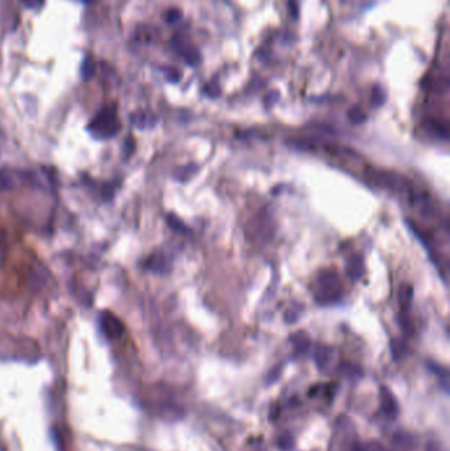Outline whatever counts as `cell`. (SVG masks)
<instances>
[{
  "label": "cell",
  "mask_w": 450,
  "mask_h": 451,
  "mask_svg": "<svg viewBox=\"0 0 450 451\" xmlns=\"http://www.w3.org/2000/svg\"><path fill=\"white\" fill-rule=\"evenodd\" d=\"M425 128H427L428 133H430V135L436 136V137H440V139L447 140L446 128H445L442 124H440V123L434 122V120H429V122H427V124H425Z\"/></svg>",
  "instance_id": "8fae6325"
},
{
  "label": "cell",
  "mask_w": 450,
  "mask_h": 451,
  "mask_svg": "<svg viewBox=\"0 0 450 451\" xmlns=\"http://www.w3.org/2000/svg\"><path fill=\"white\" fill-rule=\"evenodd\" d=\"M184 60L188 62L189 65L192 66H196V65L200 64L201 61V55L200 52L194 49V47H190V49H187V51L184 52Z\"/></svg>",
  "instance_id": "d6986e66"
},
{
  "label": "cell",
  "mask_w": 450,
  "mask_h": 451,
  "mask_svg": "<svg viewBox=\"0 0 450 451\" xmlns=\"http://www.w3.org/2000/svg\"><path fill=\"white\" fill-rule=\"evenodd\" d=\"M12 187V178L6 172L0 170V191H6Z\"/></svg>",
  "instance_id": "603a6c76"
},
{
  "label": "cell",
  "mask_w": 450,
  "mask_h": 451,
  "mask_svg": "<svg viewBox=\"0 0 450 451\" xmlns=\"http://www.w3.org/2000/svg\"><path fill=\"white\" fill-rule=\"evenodd\" d=\"M289 8H291V15H293V17H297L298 16L297 0H289Z\"/></svg>",
  "instance_id": "4316f807"
},
{
  "label": "cell",
  "mask_w": 450,
  "mask_h": 451,
  "mask_svg": "<svg viewBox=\"0 0 450 451\" xmlns=\"http://www.w3.org/2000/svg\"><path fill=\"white\" fill-rule=\"evenodd\" d=\"M99 323L102 330L110 338H118L123 334V323L109 310H105L99 314Z\"/></svg>",
  "instance_id": "277c9868"
},
{
  "label": "cell",
  "mask_w": 450,
  "mask_h": 451,
  "mask_svg": "<svg viewBox=\"0 0 450 451\" xmlns=\"http://www.w3.org/2000/svg\"><path fill=\"white\" fill-rule=\"evenodd\" d=\"M279 447L284 451H289L295 447V438L291 434H284L279 438Z\"/></svg>",
  "instance_id": "ffe728a7"
},
{
  "label": "cell",
  "mask_w": 450,
  "mask_h": 451,
  "mask_svg": "<svg viewBox=\"0 0 450 451\" xmlns=\"http://www.w3.org/2000/svg\"><path fill=\"white\" fill-rule=\"evenodd\" d=\"M181 17H183V12L179 10H177V8H170V10L166 11L165 15H164V19H165V21L168 24L177 23Z\"/></svg>",
  "instance_id": "7402d4cb"
},
{
  "label": "cell",
  "mask_w": 450,
  "mask_h": 451,
  "mask_svg": "<svg viewBox=\"0 0 450 451\" xmlns=\"http://www.w3.org/2000/svg\"><path fill=\"white\" fill-rule=\"evenodd\" d=\"M165 77L166 79L169 82H173V83H176L181 79V74H179V71L176 70V69L173 68H168L165 69Z\"/></svg>",
  "instance_id": "cb8c5ba5"
},
{
  "label": "cell",
  "mask_w": 450,
  "mask_h": 451,
  "mask_svg": "<svg viewBox=\"0 0 450 451\" xmlns=\"http://www.w3.org/2000/svg\"><path fill=\"white\" fill-rule=\"evenodd\" d=\"M83 2H92V0H83Z\"/></svg>",
  "instance_id": "83f0119b"
},
{
  "label": "cell",
  "mask_w": 450,
  "mask_h": 451,
  "mask_svg": "<svg viewBox=\"0 0 450 451\" xmlns=\"http://www.w3.org/2000/svg\"><path fill=\"white\" fill-rule=\"evenodd\" d=\"M379 398H380V408H382L383 413L389 420H395L399 416V404L396 401L395 396L388 388L382 387L379 390Z\"/></svg>",
  "instance_id": "5b68a950"
},
{
  "label": "cell",
  "mask_w": 450,
  "mask_h": 451,
  "mask_svg": "<svg viewBox=\"0 0 450 451\" xmlns=\"http://www.w3.org/2000/svg\"><path fill=\"white\" fill-rule=\"evenodd\" d=\"M151 116L146 112H136L133 115L131 116V122L135 124L138 128H148V127L152 126V123H151Z\"/></svg>",
  "instance_id": "2e32d148"
},
{
  "label": "cell",
  "mask_w": 450,
  "mask_h": 451,
  "mask_svg": "<svg viewBox=\"0 0 450 451\" xmlns=\"http://www.w3.org/2000/svg\"><path fill=\"white\" fill-rule=\"evenodd\" d=\"M197 169H198V168H197L194 164H189V165L179 168V169L176 172V174H174V177H176L178 181H187L196 173Z\"/></svg>",
  "instance_id": "ac0fdd59"
},
{
  "label": "cell",
  "mask_w": 450,
  "mask_h": 451,
  "mask_svg": "<svg viewBox=\"0 0 450 451\" xmlns=\"http://www.w3.org/2000/svg\"><path fill=\"white\" fill-rule=\"evenodd\" d=\"M371 99H373V105L379 107V106H382L383 103L386 102V92H384V90L380 86H375L373 88V98Z\"/></svg>",
  "instance_id": "44dd1931"
},
{
  "label": "cell",
  "mask_w": 450,
  "mask_h": 451,
  "mask_svg": "<svg viewBox=\"0 0 450 451\" xmlns=\"http://www.w3.org/2000/svg\"><path fill=\"white\" fill-rule=\"evenodd\" d=\"M428 367H429V370L440 379L443 390H445L446 393H449V372H447L446 368H443V367L434 363H428Z\"/></svg>",
  "instance_id": "9c48e42d"
},
{
  "label": "cell",
  "mask_w": 450,
  "mask_h": 451,
  "mask_svg": "<svg viewBox=\"0 0 450 451\" xmlns=\"http://www.w3.org/2000/svg\"><path fill=\"white\" fill-rule=\"evenodd\" d=\"M347 118H349L350 122L352 124H362L367 120V115H366V112L363 111L359 106H354L351 109L349 110L347 112Z\"/></svg>",
  "instance_id": "5bb4252c"
},
{
  "label": "cell",
  "mask_w": 450,
  "mask_h": 451,
  "mask_svg": "<svg viewBox=\"0 0 450 451\" xmlns=\"http://www.w3.org/2000/svg\"><path fill=\"white\" fill-rule=\"evenodd\" d=\"M292 340L295 343L296 349H297L298 354H304L308 351L309 346H310V342H309L308 336L305 335L304 332H298L296 335L292 336Z\"/></svg>",
  "instance_id": "9a60e30c"
},
{
  "label": "cell",
  "mask_w": 450,
  "mask_h": 451,
  "mask_svg": "<svg viewBox=\"0 0 450 451\" xmlns=\"http://www.w3.org/2000/svg\"><path fill=\"white\" fill-rule=\"evenodd\" d=\"M339 289H341V282L337 272L334 271H324L319 277V292L320 298L324 301H333L339 297Z\"/></svg>",
  "instance_id": "7a4b0ae2"
},
{
  "label": "cell",
  "mask_w": 450,
  "mask_h": 451,
  "mask_svg": "<svg viewBox=\"0 0 450 451\" xmlns=\"http://www.w3.org/2000/svg\"><path fill=\"white\" fill-rule=\"evenodd\" d=\"M166 222L169 224V227L172 228V230L176 231V232H179V234H185V232H188L187 224L184 223L178 217H176L174 214H169V215L166 217Z\"/></svg>",
  "instance_id": "e0dca14e"
},
{
  "label": "cell",
  "mask_w": 450,
  "mask_h": 451,
  "mask_svg": "<svg viewBox=\"0 0 450 451\" xmlns=\"http://www.w3.org/2000/svg\"><path fill=\"white\" fill-rule=\"evenodd\" d=\"M332 355H333V349L330 348V347L320 346L319 348L316 349L314 359L320 370H325L326 367H328L329 362L332 360Z\"/></svg>",
  "instance_id": "52a82bcc"
},
{
  "label": "cell",
  "mask_w": 450,
  "mask_h": 451,
  "mask_svg": "<svg viewBox=\"0 0 450 451\" xmlns=\"http://www.w3.org/2000/svg\"><path fill=\"white\" fill-rule=\"evenodd\" d=\"M281 368H283V366H278L276 368L272 370V372L269 373V376H268V384L275 383V381L279 379V376H280L281 373Z\"/></svg>",
  "instance_id": "d4e9b609"
},
{
  "label": "cell",
  "mask_w": 450,
  "mask_h": 451,
  "mask_svg": "<svg viewBox=\"0 0 450 451\" xmlns=\"http://www.w3.org/2000/svg\"><path fill=\"white\" fill-rule=\"evenodd\" d=\"M375 182L379 186L386 187L388 190H392L396 193H406L407 195H413L412 190H411L410 182L399 176V174L393 173H379L375 174Z\"/></svg>",
  "instance_id": "3957f363"
},
{
  "label": "cell",
  "mask_w": 450,
  "mask_h": 451,
  "mask_svg": "<svg viewBox=\"0 0 450 451\" xmlns=\"http://www.w3.org/2000/svg\"><path fill=\"white\" fill-rule=\"evenodd\" d=\"M95 74V62L90 56L85 57L83 62L81 65V75L82 78L85 81H88L90 78H93Z\"/></svg>",
  "instance_id": "4fadbf2b"
},
{
  "label": "cell",
  "mask_w": 450,
  "mask_h": 451,
  "mask_svg": "<svg viewBox=\"0 0 450 451\" xmlns=\"http://www.w3.org/2000/svg\"><path fill=\"white\" fill-rule=\"evenodd\" d=\"M206 92L209 96H211V98H215V96H218V95H219L220 91H219V87H218V86L209 85L206 87Z\"/></svg>",
  "instance_id": "484cf974"
},
{
  "label": "cell",
  "mask_w": 450,
  "mask_h": 451,
  "mask_svg": "<svg viewBox=\"0 0 450 451\" xmlns=\"http://www.w3.org/2000/svg\"><path fill=\"white\" fill-rule=\"evenodd\" d=\"M146 267L148 269H151V271L157 272V273H164V272L168 271V264H166V260L164 259V256H161V255H156V256H152V258L147 261Z\"/></svg>",
  "instance_id": "30bf717a"
},
{
  "label": "cell",
  "mask_w": 450,
  "mask_h": 451,
  "mask_svg": "<svg viewBox=\"0 0 450 451\" xmlns=\"http://www.w3.org/2000/svg\"><path fill=\"white\" fill-rule=\"evenodd\" d=\"M413 298V290L411 285H401L397 292V301H399V305L401 308V310H407L410 308L411 302Z\"/></svg>",
  "instance_id": "ba28073f"
},
{
  "label": "cell",
  "mask_w": 450,
  "mask_h": 451,
  "mask_svg": "<svg viewBox=\"0 0 450 451\" xmlns=\"http://www.w3.org/2000/svg\"><path fill=\"white\" fill-rule=\"evenodd\" d=\"M119 128H120V126H119L118 116H116L115 106L105 107L103 110H101V112L93 119L87 126L88 132L98 140L114 137L118 133Z\"/></svg>",
  "instance_id": "6da1fadb"
},
{
  "label": "cell",
  "mask_w": 450,
  "mask_h": 451,
  "mask_svg": "<svg viewBox=\"0 0 450 451\" xmlns=\"http://www.w3.org/2000/svg\"><path fill=\"white\" fill-rule=\"evenodd\" d=\"M347 273L355 281L363 277V275H365V264H363V260L359 256H352L347 261Z\"/></svg>",
  "instance_id": "8992f818"
},
{
  "label": "cell",
  "mask_w": 450,
  "mask_h": 451,
  "mask_svg": "<svg viewBox=\"0 0 450 451\" xmlns=\"http://www.w3.org/2000/svg\"><path fill=\"white\" fill-rule=\"evenodd\" d=\"M391 353H392L393 359L401 360L408 353L407 344L401 339H392L391 342Z\"/></svg>",
  "instance_id": "7c38bea8"
}]
</instances>
